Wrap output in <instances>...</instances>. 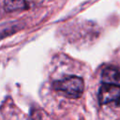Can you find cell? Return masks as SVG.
<instances>
[{
	"instance_id": "1",
	"label": "cell",
	"mask_w": 120,
	"mask_h": 120,
	"mask_svg": "<svg viewBox=\"0 0 120 120\" xmlns=\"http://www.w3.org/2000/svg\"><path fill=\"white\" fill-rule=\"evenodd\" d=\"M53 87L56 91L63 93L68 98H77L82 96L84 89V84L82 78L77 76H70L54 82Z\"/></svg>"
},
{
	"instance_id": "2",
	"label": "cell",
	"mask_w": 120,
	"mask_h": 120,
	"mask_svg": "<svg viewBox=\"0 0 120 120\" xmlns=\"http://www.w3.org/2000/svg\"><path fill=\"white\" fill-rule=\"evenodd\" d=\"M98 101L100 104L114 103L120 105V85L104 83L98 91Z\"/></svg>"
},
{
	"instance_id": "3",
	"label": "cell",
	"mask_w": 120,
	"mask_h": 120,
	"mask_svg": "<svg viewBox=\"0 0 120 120\" xmlns=\"http://www.w3.org/2000/svg\"><path fill=\"white\" fill-rule=\"evenodd\" d=\"M103 83H111L120 85V68L114 67L106 68L101 74Z\"/></svg>"
},
{
	"instance_id": "4",
	"label": "cell",
	"mask_w": 120,
	"mask_h": 120,
	"mask_svg": "<svg viewBox=\"0 0 120 120\" xmlns=\"http://www.w3.org/2000/svg\"><path fill=\"white\" fill-rule=\"evenodd\" d=\"M25 0H5V8L7 11H14L26 8Z\"/></svg>"
}]
</instances>
